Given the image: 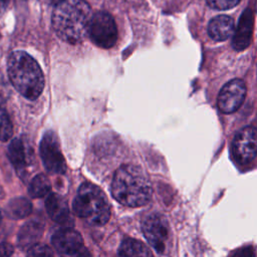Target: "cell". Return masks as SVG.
<instances>
[{
    "instance_id": "cell-1",
    "label": "cell",
    "mask_w": 257,
    "mask_h": 257,
    "mask_svg": "<svg viewBox=\"0 0 257 257\" xmlns=\"http://www.w3.org/2000/svg\"><path fill=\"white\" fill-rule=\"evenodd\" d=\"M90 8L84 0H61L52 13V27L65 42L76 44L87 35Z\"/></svg>"
},
{
    "instance_id": "cell-2",
    "label": "cell",
    "mask_w": 257,
    "mask_h": 257,
    "mask_svg": "<svg viewBox=\"0 0 257 257\" xmlns=\"http://www.w3.org/2000/svg\"><path fill=\"white\" fill-rule=\"evenodd\" d=\"M152 192L151 183L140 167L126 164L114 173L111 195L118 203L127 207H141L150 201Z\"/></svg>"
},
{
    "instance_id": "cell-3",
    "label": "cell",
    "mask_w": 257,
    "mask_h": 257,
    "mask_svg": "<svg viewBox=\"0 0 257 257\" xmlns=\"http://www.w3.org/2000/svg\"><path fill=\"white\" fill-rule=\"evenodd\" d=\"M8 76L15 89L28 99H36L44 87V76L36 60L25 51L10 54L7 65Z\"/></svg>"
},
{
    "instance_id": "cell-4",
    "label": "cell",
    "mask_w": 257,
    "mask_h": 257,
    "mask_svg": "<svg viewBox=\"0 0 257 257\" xmlns=\"http://www.w3.org/2000/svg\"><path fill=\"white\" fill-rule=\"evenodd\" d=\"M74 213L92 226L104 225L110 217V206L104 193L94 184L82 183L72 203Z\"/></svg>"
},
{
    "instance_id": "cell-5",
    "label": "cell",
    "mask_w": 257,
    "mask_h": 257,
    "mask_svg": "<svg viewBox=\"0 0 257 257\" xmlns=\"http://www.w3.org/2000/svg\"><path fill=\"white\" fill-rule=\"evenodd\" d=\"M87 35L98 47H112L117 40V29L112 16L103 11H98L91 15L88 23Z\"/></svg>"
},
{
    "instance_id": "cell-6",
    "label": "cell",
    "mask_w": 257,
    "mask_h": 257,
    "mask_svg": "<svg viewBox=\"0 0 257 257\" xmlns=\"http://www.w3.org/2000/svg\"><path fill=\"white\" fill-rule=\"evenodd\" d=\"M142 228L150 245L158 253H165L170 241V227L166 218L160 214H152L145 219Z\"/></svg>"
},
{
    "instance_id": "cell-7",
    "label": "cell",
    "mask_w": 257,
    "mask_h": 257,
    "mask_svg": "<svg viewBox=\"0 0 257 257\" xmlns=\"http://www.w3.org/2000/svg\"><path fill=\"white\" fill-rule=\"evenodd\" d=\"M40 157L45 169L51 174H63L66 164L56 135L52 131L44 134L39 147Z\"/></svg>"
},
{
    "instance_id": "cell-8",
    "label": "cell",
    "mask_w": 257,
    "mask_h": 257,
    "mask_svg": "<svg viewBox=\"0 0 257 257\" xmlns=\"http://www.w3.org/2000/svg\"><path fill=\"white\" fill-rule=\"evenodd\" d=\"M234 159L241 165L251 163L257 156V130L245 126L239 131L232 143Z\"/></svg>"
},
{
    "instance_id": "cell-9",
    "label": "cell",
    "mask_w": 257,
    "mask_h": 257,
    "mask_svg": "<svg viewBox=\"0 0 257 257\" xmlns=\"http://www.w3.org/2000/svg\"><path fill=\"white\" fill-rule=\"evenodd\" d=\"M246 96V85L243 80L236 78L227 82L220 90L217 105L224 113L235 112L242 105Z\"/></svg>"
},
{
    "instance_id": "cell-10",
    "label": "cell",
    "mask_w": 257,
    "mask_h": 257,
    "mask_svg": "<svg viewBox=\"0 0 257 257\" xmlns=\"http://www.w3.org/2000/svg\"><path fill=\"white\" fill-rule=\"evenodd\" d=\"M51 242L56 251L61 255H84L82 237L74 229L62 228L57 230L53 234Z\"/></svg>"
},
{
    "instance_id": "cell-11",
    "label": "cell",
    "mask_w": 257,
    "mask_h": 257,
    "mask_svg": "<svg viewBox=\"0 0 257 257\" xmlns=\"http://www.w3.org/2000/svg\"><path fill=\"white\" fill-rule=\"evenodd\" d=\"M254 25V15L251 9H245L240 16L238 26L234 32L232 45L235 50L241 51L246 49L252 39Z\"/></svg>"
},
{
    "instance_id": "cell-12",
    "label": "cell",
    "mask_w": 257,
    "mask_h": 257,
    "mask_svg": "<svg viewBox=\"0 0 257 257\" xmlns=\"http://www.w3.org/2000/svg\"><path fill=\"white\" fill-rule=\"evenodd\" d=\"M49 217L56 223L62 225L72 224V218L66 200L56 193H50L45 202Z\"/></svg>"
},
{
    "instance_id": "cell-13",
    "label": "cell",
    "mask_w": 257,
    "mask_h": 257,
    "mask_svg": "<svg viewBox=\"0 0 257 257\" xmlns=\"http://www.w3.org/2000/svg\"><path fill=\"white\" fill-rule=\"evenodd\" d=\"M44 231L42 223L37 221H29L25 223L18 233V246L23 250H29L36 245Z\"/></svg>"
},
{
    "instance_id": "cell-14",
    "label": "cell",
    "mask_w": 257,
    "mask_h": 257,
    "mask_svg": "<svg viewBox=\"0 0 257 257\" xmlns=\"http://www.w3.org/2000/svg\"><path fill=\"white\" fill-rule=\"evenodd\" d=\"M234 32V21L230 16L219 15L214 17L208 25L209 36L216 41L228 39Z\"/></svg>"
},
{
    "instance_id": "cell-15",
    "label": "cell",
    "mask_w": 257,
    "mask_h": 257,
    "mask_svg": "<svg viewBox=\"0 0 257 257\" xmlns=\"http://www.w3.org/2000/svg\"><path fill=\"white\" fill-rule=\"evenodd\" d=\"M32 211L30 201L24 197L11 199L5 207V214L12 219H21L27 217Z\"/></svg>"
},
{
    "instance_id": "cell-16",
    "label": "cell",
    "mask_w": 257,
    "mask_h": 257,
    "mask_svg": "<svg viewBox=\"0 0 257 257\" xmlns=\"http://www.w3.org/2000/svg\"><path fill=\"white\" fill-rule=\"evenodd\" d=\"M8 157L16 171L19 174L22 173L26 167V155L24 145L20 139L12 140L8 147Z\"/></svg>"
},
{
    "instance_id": "cell-17",
    "label": "cell",
    "mask_w": 257,
    "mask_h": 257,
    "mask_svg": "<svg viewBox=\"0 0 257 257\" xmlns=\"http://www.w3.org/2000/svg\"><path fill=\"white\" fill-rule=\"evenodd\" d=\"M119 256H152L153 253L150 249L141 241L125 238L118 249Z\"/></svg>"
},
{
    "instance_id": "cell-18",
    "label": "cell",
    "mask_w": 257,
    "mask_h": 257,
    "mask_svg": "<svg viewBox=\"0 0 257 257\" xmlns=\"http://www.w3.org/2000/svg\"><path fill=\"white\" fill-rule=\"evenodd\" d=\"M49 192L50 182L48 178L43 174L35 176L28 187V193L32 198H42L48 195Z\"/></svg>"
},
{
    "instance_id": "cell-19",
    "label": "cell",
    "mask_w": 257,
    "mask_h": 257,
    "mask_svg": "<svg viewBox=\"0 0 257 257\" xmlns=\"http://www.w3.org/2000/svg\"><path fill=\"white\" fill-rule=\"evenodd\" d=\"M12 123L7 111L0 107V141L5 142L12 137Z\"/></svg>"
},
{
    "instance_id": "cell-20",
    "label": "cell",
    "mask_w": 257,
    "mask_h": 257,
    "mask_svg": "<svg viewBox=\"0 0 257 257\" xmlns=\"http://www.w3.org/2000/svg\"><path fill=\"white\" fill-rule=\"evenodd\" d=\"M240 0H207V4L217 10H226L236 6Z\"/></svg>"
},
{
    "instance_id": "cell-21",
    "label": "cell",
    "mask_w": 257,
    "mask_h": 257,
    "mask_svg": "<svg viewBox=\"0 0 257 257\" xmlns=\"http://www.w3.org/2000/svg\"><path fill=\"white\" fill-rule=\"evenodd\" d=\"M27 254L31 255V256H51V255H53V252L47 246L34 245L33 247H31L28 250Z\"/></svg>"
},
{
    "instance_id": "cell-22",
    "label": "cell",
    "mask_w": 257,
    "mask_h": 257,
    "mask_svg": "<svg viewBox=\"0 0 257 257\" xmlns=\"http://www.w3.org/2000/svg\"><path fill=\"white\" fill-rule=\"evenodd\" d=\"M8 95V87L3 79V77L0 75V102H3Z\"/></svg>"
},
{
    "instance_id": "cell-23",
    "label": "cell",
    "mask_w": 257,
    "mask_h": 257,
    "mask_svg": "<svg viewBox=\"0 0 257 257\" xmlns=\"http://www.w3.org/2000/svg\"><path fill=\"white\" fill-rule=\"evenodd\" d=\"M13 253V247L7 243L0 244V256H10Z\"/></svg>"
},
{
    "instance_id": "cell-24",
    "label": "cell",
    "mask_w": 257,
    "mask_h": 257,
    "mask_svg": "<svg viewBox=\"0 0 257 257\" xmlns=\"http://www.w3.org/2000/svg\"><path fill=\"white\" fill-rule=\"evenodd\" d=\"M234 255H239V256H253L254 255V251L253 249L250 248H244V249H240L239 251L235 252Z\"/></svg>"
},
{
    "instance_id": "cell-25",
    "label": "cell",
    "mask_w": 257,
    "mask_h": 257,
    "mask_svg": "<svg viewBox=\"0 0 257 257\" xmlns=\"http://www.w3.org/2000/svg\"><path fill=\"white\" fill-rule=\"evenodd\" d=\"M9 2H10V0H0V17L6 11L8 5H9Z\"/></svg>"
},
{
    "instance_id": "cell-26",
    "label": "cell",
    "mask_w": 257,
    "mask_h": 257,
    "mask_svg": "<svg viewBox=\"0 0 257 257\" xmlns=\"http://www.w3.org/2000/svg\"><path fill=\"white\" fill-rule=\"evenodd\" d=\"M51 2H53V3H55V4H57L59 1H61V0H50Z\"/></svg>"
},
{
    "instance_id": "cell-27",
    "label": "cell",
    "mask_w": 257,
    "mask_h": 257,
    "mask_svg": "<svg viewBox=\"0 0 257 257\" xmlns=\"http://www.w3.org/2000/svg\"><path fill=\"white\" fill-rule=\"evenodd\" d=\"M1 219H2V218H1V214H0V224H1Z\"/></svg>"
}]
</instances>
